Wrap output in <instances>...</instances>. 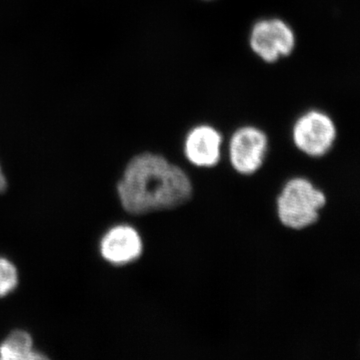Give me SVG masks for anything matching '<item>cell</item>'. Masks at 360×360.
I'll list each match as a JSON object with an SVG mask.
<instances>
[{
	"label": "cell",
	"instance_id": "9c48e42d",
	"mask_svg": "<svg viewBox=\"0 0 360 360\" xmlns=\"http://www.w3.org/2000/svg\"><path fill=\"white\" fill-rule=\"evenodd\" d=\"M18 271L15 265L7 259L0 257V297L11 295L18 285Z\"/></svg>",
	"mask_w": 360,
	"mask_h": 360
},
{
	"label": "cell",
	"instance_id": "7a4b0ae2",
	"mask_svg": "<svg viewBox=\"0 0 360 360\" xmlns=\"http://www.w3.org/2000/svg\"><path fill=\"white\" fill-rule=\"evenodd\" d=\"M326 202V194L309 179L295 177L286 182L277 198V217L283 226L302 231L319 221Z\"/></svg>",
	"mask_w": 360,
	"mask_h": 360
},
{
	"label": "cell",
	"instance_id": "52a82bcc",
	"mask_svg": "<svg viewBox=\"0 0 360 360\" xmlns=\"http://www.w3.org/2000/svg\"><path fill=\"white\" fill-rule=\"evenodd\" d=\"M222 135L210 125H198L186 135L184 155L196 167H214L221 158Z\"/></svg>",
	"mask_w": 360,
	"mask_h": 360
},
{
	"label": "cell",
	"instance_id": "6da1fadb",
	"mask_svg": "<svg viewBox=\"0 0 360 360\" xmlns=\"http://www.w3.org/2000/svg\"><path fill=\"white\" fill-rule=\"evenodd\" d=\"M193 193V182L182 168L151 153L134 156L117 184L120 203L132 215L175 210Z\"/></svg>",
	"mask_w": 360,
	"mask_h": 360
},
{
	"label": "cell",
	"instance_id": "277c9868",
	"mask_svg": "<svg viewBox=\"0 0 360 360\" xmlns=\"http://www.w3.org/2000/svg\"><path fill=\"white\" fill-rule=\"evenodd\" d=\"M250 44L257 56L274 63L290 56L295 46V35L288 23L278 18L257 21L251 30Z\"/></svg>",
	"mask_w": 360,
	"mask_h": 360
},
{
	"label": "cell",
	"instance_id": "8992f818",
	"mask_svg": "<svg viewBox=\"0 0 360 360\" xmlns=\"http://www.w3.org/2000/svg\"><path fill=\"white\" fill-rule=\"evenodd\" d=\"M104 260L113 265H127L136 262L143 252L141 234L129 224H118L105 232L99 243Z\"/></svg>",
	"mask_w": 360,
	"mask_h": 360
},
{
	"label": "cell",
	"instance_id": "3957f363",
	"mask_svg": "<svg viewBox=\"0 0 360 360\" xmlns=\"http://www.w3.org/2000/svg\"><path fill=\"white\" fill-rule=\"evenodd\" d=\"M336 127L328 115L311 110L300 116L292 129L296 148L310 158H321L330 150L336 141Z\"/></svg>",
	"mask_w": 360,
	"mask_h": 360
},
{
	"label": "cell",
	"instance_id": "5b68a950",
	"mask_svg": "<svg viewBox=\"0 0 360 360\" xmlns=\"http://www.w3.org/2000/svg\"><path fill=\"white\" fill-rule=\"evenodd\" d=\"M269 139L262 130L241 127L232 134L229 146V160L239 174L252 175L264 165Z\"/></svg>",
	"mask_w": 360,
	"mask_h": 360
},
{
	"label": "cell",
	"instance_id": "ba28073f",
	"mask_svg": "<svg viewBox=\"0 0 360 360\" xmlns=\"http://www.w3.org/2000/svg\"><path fill=\"white\" fill-rule=\"evenodd\" d=\"M46 359L47 356L35 349L32 335L22 329L13 330L0 343V359L1 360Z\"/></svg>",
	"mask_w": 360,
	"mask_h": 360
},
{
	"label": "cell",
	"instance_id": "30bf717a",
	"mask_svg": "<svg viewBox=\"0 0 360 360\" xmlns=\"http://www.w3.org/2000/svg\"><path fill=\"white\" fill-rule=\"evenodd\" d=\"M7 188V180L6 175L2 172V168L0 167V193H4Z\"/></svg>",
	"mask_w": 360,
	"mask_h": 360
}]
</instances>
